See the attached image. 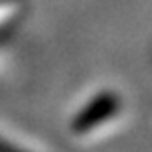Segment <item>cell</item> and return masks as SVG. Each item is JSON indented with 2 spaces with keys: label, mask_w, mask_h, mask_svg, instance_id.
Here are the masks:
<instances>
[{
  "label": "cell",
  "mask_w": 152,
  "mask_h": 152,
  "mask_svg": "<svg viewBox=\"0 0 152 152\" xmlns=\"http://www.w3.org/2000/svg\"><path fill=\"white\" fill-rule=\"evenodd\" d=\"M116 112V102L112 97H102L97 99L94 105L85 107L83 114H79V118L73 122V132H85L91 130L94 126H97L99 122H104Z\"/></svg>",
  "instance_id": "cell-1"
},
{
  "label": "cell",
  "mask_w": 152,
  "mask_h": 152,
  "mask_svg": "<svg viewBox=\"0 0 152 152\" xmlns=\"http://www.w3.org/2000/svg\"><path fill=\"white\" fill-rule=\"evenodd\" d=\"M0 152H24L23 148H18V146H14L10 142H6L4 138H0Z\"/></svg>",
  "instance_id": "cell-2"
}]
</instances>
